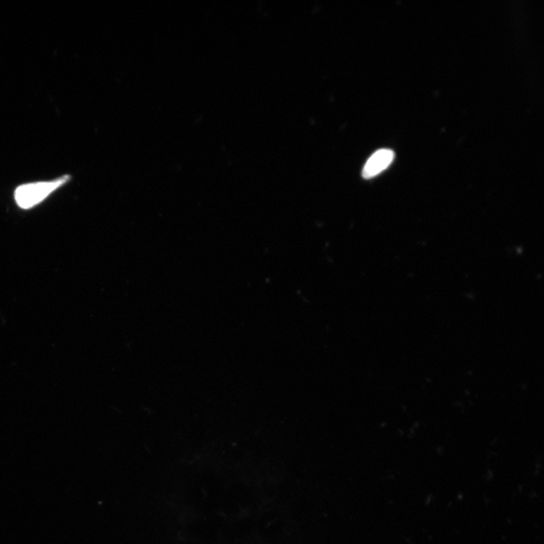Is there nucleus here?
Masks as SVG:
<instances>
[{"label":"nucleus","instance_id":"nucleus-2","mask_svg":"<svg viewBox=\"0 0 544 544\" xmlns=\"http://www.w3.org/2000/svg\"><path fill=\"white\" fill-rule=\"evenodd\" d=\"M395 154L389 149H380L374 152L366 162L362 171L364 179H371L385 171L392 163Z\"/></svg>","mask_w":544,"mask_h":544},{"label":"nucleus","instance_id":"nucleus-1","mask_svg":"<svg viewBox=\"0 0 544 544\" xmlns=\"http://www.w3.org/2000/svg\"><path fill=\"white\" fill-rule=\"evenodd\" d=\"M71 180L69 175L49 182L27 183L18 186L15 191V201L23 210H29L43 202L48 196Z\"/></svg>","mask_w":544,"mask_h":544}]
</instances>
